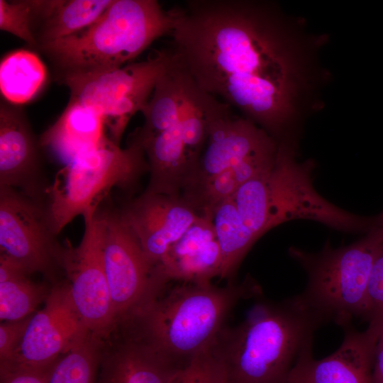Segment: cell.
<instances>
[{"instance_id":"cell-1","label":"cell","mask_w":383,"mask_h":383,"mask_svg":"<svg viewBox=\"0 0 383 383\" xmlns=\"http://www.w3.org/2000/svg\"><path fill=\"white\" fill-rule=\"evenodd\" d=\"M172 52L195 85L277 141L313 88L316 48L276 3L189 0L171 9Z\"/></svg>"},{"instance_id":"cell-2","label":"cell","mask_w":383,"mask_h":383,"mask_svg":"<svg viewBox=\"0 0 383 383\" xmlns=\"http://www.w3.org/2000/svg\"><path fill=\"white\" fill-rule=\"evenodd\" d=\"M322 323L297 296L256 304L241 323L223 329L217 338L228 383H287L296 359Z\"/></svg>"},{"instance_id":"cell-3","label":"cell","mask_w":383,"mask_h":383,"mask_svg":"<svg viewBox=\"0 0 383 383\" xmlns=\"http://www.w3.org/2000/svg\"><path fill=\"white\" fill-rule=\"evenodd\" d=\"M311 160L299 162L292 141L279 142L273 165L244 184L231 197L239 214L257 239L286 221L309 219L348 232H367L382 214L362 217L325 199L314 189Z\"/></svg>"},{"instance_id":"cell-4","label":"cell","mask_w":383,"mask_h":383,"mask_svg":"<svg viewBox=\"0 0 383 383\" xmlns=\"http://www.w3.org/2000/svg\"><path fill=\"white\" fill-rule=\"evenodd\" d=\"M173 23L172 10L156 0H113L89 27L37 48L60 76L112 70L132 62L155 40L170 35Z\"/></svg>"},{"instance_id":"cell-5","label":"cell","mask_w":383,"mask_h":383,"mask_svg":"<svg viewBox=\"0 0 383 383\" xmlns=\"http://www.w3.org/2000/svg\"><path fill=\"white\" fill-rule=\"evenodd\" d=\"M257 291L250 282L223 287L184 282L159 299L153 297L137 313L143 340L179 366L211 345L231 309Z\"/></svg>"},{"instance_id":"cell-6","label":"cell","mask_w":383,"mask_h":383,"mask_svg":"<svg viewBox=\"0 0 383 383\" xmlns=\"http://www.w3.org/2000/svg\"><path fill=\"white\" fill-rule=\"evenodd\" d=\"M382 246L383 213L362 238L348 246L333 248L327 242L316 253L290 248L289 255L307 274L299 300L323 323L348 328L354 317L365 316L368 282Z\"/></svg>"},{"instance_id":"cell-7","label":"cell","mask_w":383,"mask_h":383,"mask_svg":"<svg viewBox=\"0 0 383 383\" xmlns=\"http://www.w3.org/2000/svg\"><path fill=\"white\" fill-rule=\"evenodd\" d=\"M147 170L145 151L132 140L121 148L107 136L75 157L58 172L46 193L45 206L55 234L77 216H93L110 191L131 187Z\"/></svg>"},{"instance_id":"cell-8","label":"cell","mask_w":383,"mask_h":383,"mask_svg":"<svg viewBox=\"0 0 383 383\" xmlns=\"http://www.w3.org/2000/svg\"><path fill=\"white\" fill-rule=\"evenodd\" d=\"M171 52L163 50L146 60L121 67L60 76L70 91V101L91 107L104 118L109 138L120 144L133 116L149 101L157 82L166 70Z\"/></svg>"},{"instance_id":"cell-9","label":"cell","mask_w":383,"mask_h":383,"mask_svg":"<svg viewBox=\"0 0 383 383\" xmlns=\"http://www.w3.org/2000/svg\"><path fill=\"white\" fill-rule=\"evenodd\" d=\"M105 273L116 319L136 315L166 282L147 260L118 209H99Z\"/></svg>"},{"instance_id":"cell-10","label":"cell","mask_w":383,"mask_h":383,"mask_svg":"<svg viewBox=\"0 0 383 383\" xmlns=\"http://www.w3.org/2000/svg\"><path fill=\"white\" fill-rule=\"evenodd\" d=\"M49 221L45 204L0 187V256L28 274H50L60 267L62 246Z\"/></svg>"},{"instance_id":"cell-11","label":"cell","mask_w":383,"mask_h":383,"mask_svg":"<svg viewBox=\"0 0 383 383\" xmlns=\"http://www.w3.org/2000/svg\"><path fill=\"white\" fill-rule=\"evenodd\" d=\"M100 209V208H99ZM99 210L84 218V232L77 247L62 246L60 267L75 309L85 328L94 335L104 333L116 320L105 273L102 223Z\"/></svg>"},{"instance_id":"cell-12","label":"cell","mask_w":383,"mask_h":383,"mask_svg":"<svg viewBox=\"0 0 383 383\" xmlns=\"http://www.w3.org/2000/svg\"><path fill=\"white\" fill-rule=\"evenodd\" d=\"M204 94L206 137L196 168L185 186L189 189L246 159L275 153L279 146L263 128L228 105Z\"/></svg>"},{"instance_id":"cell-13","label":"cell","mask_w":383,"mask_h":383,"mask_svg":"<svg viewBox=\"0 0 383 383\" xmlns=\"http://www.w3.org/2000/svg\"><path fill=\"white\" fill-rule=\"evenodd\" d=\"M89 333L72 302L67 284L53 288L43 309L30 318L25 334L12 357L1 371L43 370Z\"/></svg>"},{"instance_id":"cell-14","label":"cell","mask_w":383,"mask_h":383,"mask_svg":"<svg viewBox=\"0 0 383 383\" xmlns=\"http://www.w3.org/2000/svg\"><path fill=\"white\" fill-rule=\"evenodd\" d=\"M118 210L154 267L199 215L184 198L146 192Z\"/></svg>"},{"instance_id":"cell-15","label":"cell","mask_w":383,"mask_h":383,"mask_svg":"<svg viewBox=\"0 0 383 383\" xmlns=\"http://www.w3.org/2000/svg\"><path fill=\"white\" fill-rule=\"evenodd\" d=\"M38 145L23 113L13 104L1 103L0 187L44 204L50 185L43 172Z\"/></svg>"},{"instance_id":"cell-16","label":"cell","mask_w":383,"mask_h":383,"mask_svg":"<svg viewBox=\"0 0 383 383\" xmlns=\"http://www.w3.org/2000/svg\"><path fill=\"white\" fill-rule=\"evenodd\" d=\"M287 383H374L372 344L367 333L348 328L340 347L316 360L312 343L301 352Z\"/></svg>"},{"instance_id":"cell-17","label":"cell","mask_w":383,"mask_h":383,"mask_svg":"<svg viewBox=\"0 0 383 383\" xmlns=\"http://www.w3.org/2000/svg\"><path fill=\"white\" fill-rule=\"evenodd\" d=\"M193 104L187 89L179 118L166 130L144 140H137L143 148L148 164L150 179L145 192L179 196L194 170L185 143V123Z\"/></svg>"},{"instance_id":"cell-18","label":"cell","mask_w":383,"mask_h":383,"mask_svg":"<svg viewBox=\"0 0 383 383\" xmlns=\"http://www.w3.org/2000/svg\"><path fill=\"white\" fill-rule=\"evenodd\" d=\"M155 268L167 282L207 283L220 277L222 254L212 219L199 214Z\"/></svg>"},{"instance_id":"cell-19","label":"cell","mask_w":383,"mask_h":383,"mask_svg":"<svg viewBox=\"0 0 383 383\" xmlns=\"http://www.w3.org/2000/svg\"><path fill=\"white\" fill-rule=\"evenodd\" d=\"M102 115L91 107L69 101L59 118L39 139L40 145L52 150L67 163L100 145L107 137Z\"/></svg>"},{"instance_id":"cell-20","label":"cell","mask_w":383,"mask_h":383,"mask_svg":"<svg viewBox=\"0 0 383 383\" xmlns=\"http://www.w3.org/2000/svg\"><path fill=\"white\" fill-rule=\"evenodd\" d=\"M177 367L145 341H131L104 362L98 383H167Z\"/></svg>"},{"instance_id":"cell-21","label":"cell","mask_w":383,"mask_h":383,"mask_svg":"<svg viewBox=\"0 0 383 383\" xmlns=\"http://www.w3.org/2000/svg\"><path fill=\"white\" fill-rule=\"evenodd\" d=\"M113 0L40 1L35 28L38 45L74 35L94 24Z\"/></svg>"},{"instance_id":"cell-22","label":"cell","mask_w":383,"mask_h":383,"mask_svg":"<svg viewBox=\"0 0 383 383\" xmlns=\"http://www.w3.org/2000/svg\"><path fill=\"white\" fill-rule=\"evenodd\" d=\"M47 70L40 58L27 50L6 55L0 64V90L9 104L21 105L30 101L44 85Z\"/></svg>"},{"instance_id":"cell-23","label":"cell","mask_w":383,"mask_h":383,"mask_svg":"<svg viewBox=\"0 0 383 383\" xmlns=\"http://www.w3.org/2000/svg\"><path fill=\"white\" fill-rule=\"evenodd\" d=\"M21 267L0 256V318L16 321L28 318L42 301L47 289L33 282Z\"/></svg>"},{"instance_id":"cell-24","label":"cell","mask_w":383,"mask_h":383,"mask_svg":"<svg viewBox=\"0 0 383 383\" xmlns=\"http://www.w3.org/2000/svg\"><path fill=\"white\" fill-rule=\"evenodd\" d=\"M212 222L222 254L220 277L226 278L236 270L257 238L243 223L231 198L215 209Z\"/></svg>"},{"instance_id":"cell-25","label":"cell","mask_w":383,"mask_h":383,"mask_svg":"<svg viewBox=\"0 0 383 383\" xmlns=\"http://www.w3.org/2000/svg\"><path fill=\"white\" fill-rule=\"evenodd\" d=\"M94 335L77 341L52 366L48 383H94L97 363Z\"/></svg>"},{"instance_id":"cell-26","label":"cell","mask_w":383,"mask_h":383,"mask_svg":"<svg viewBox=\"0 0 383 383\" xmlns=\"http://www.w3.org/2000/svg\"><path fill=\"white\" fill-rule=\"evenodd\" d=\"M167 383H228L227 370L216 340L177 367Z\"/></svg>"},{"instance_id":"cell-27","label":"cell","mask_w":383,"mask_h":383,"mask_svg":"<svg viewBox=\"0 0 383 383\" xmlns=\"http://www.w3.org/2000/svg\"><path fill=\"white\" fill-rule=\"evenodd\" d=\"M37 18L35 1L0 0V28L36 48L34 31Z\"/></svg>"},{"instance_id":"cell-28","label":"cell","mask_w":383,"mask_h":383,"mask_svg":"<svg viewBox=\"0 0 383 383\" xmlns=\"http://www.w3.org/2000/svg\"><path fill=\"white\" fill-rule=\"evenodd\" d=\"M365 316L370 318V325L383 321V246L376 258L370 277Z\"/></svg>"},{"instance_id":"cell-29","label":"cell","mask_w":383,"mask_h":383,"mask_svg":"<svg viewBox=\"0 0 383 383\" xmlns=\"http://www.w3.org/2000/svg\"><path fill=\"white\" fill-rule=\"evenodd\" d=\"M30 317L16 321H4L0 326V361H9L16 352L26 331Z\"/></svg>"},{"instance_id":"cell-30","label":"cell","mask_w":383,"mask_h":383,"mask_svg":"<svg viewBox=\"0 0 383 383\" xmlns=\"http://www.w3.org/2000/svg\"><path fill=\"white\" fill-rule=\"evenodd\" d=\"M366 333L372 344L373 382L383 383V321L370 325Z\"/></svg>"},{"instance_id":"cell-31","label":"cell","mask_w":383,"mask_h":383,"mask_svg":"<svg viewBox=\"0 0 383 383\" xmlns=\"http://www.w3.org/2000/svg\"><path fill=\"white\" fill-rule=\"evenodd\" d=\"M53 365L43 370L16 369L1 371V383H48Z\"/></svg>"}]
</instances>
